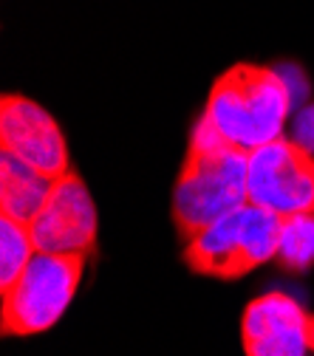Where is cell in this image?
Segmentation results:
<instances>
[{
    "label": "cell",
    "instance_id": "6da1fadb",
    "mask_svg": "<svg viewBox=\"0 0 314 356\" xmlns=\"http://www.w3.org/2000/svg\"><path fill=\"white\" fill-rule=\"evenodd\" d=\"M249 201V153L223 142L198 116L173 187V220L185 241Z\"/></svg>",
    "mask_w": 314,
    "mask_h": 356
},
{
    "label": "cell",
    "instance_id": "7a4b0ae2",
    "mask_svg": "<svg viewBox=\"0 0 314 356\" xmlns=\"http://www.w3.org/2000/svg\"><path fill=\"white\" fill-rule=\"evenodd\" d=\"M292 94L289 79L275 68L238 63L212 82L201 119L227 145L252 153L283 136Z\"/></svg>",
    "mask_w": 314,
    "mask_h": 356
},
{
    "label": "cell",
    "instance_id": "3957f363",
    "mask_svg": "<svg viewBox=\"0 0 314 356\" xmlns=\"http://www.w3.org/2000/svg\"><path fill=\"white\" fill-rule=\"evenodd\" d=\"M281 232L283 215L246 201L190 238L185 246V260L198 275L235 280L266 260H275Z\"/></svg>",
    "mask_w": 314,
    "mask_h": 356
},
{
    "label": "cell",
    "instance_id": "277c9868",
    "mask_svg": "<svg viewBox=\"0 0 314 356\" xmlns=\"http://www.w3.org/2000/svg\"><path fill=\"white\" fill-rule=\"evenodd\" d=\"M85 269V254L37 252L17 283L3 291L0 331L3 337H34L57 325L71 305Z\"/></svg>",
    "mask_w": 314,
    "mask_h": 356
},
{
    "label": "cell",
    "instance_id": "5b68a950",
    "mask_svg": "<svg viewBox=\"0 0 314 356\" xmlns=\"http://www.w3.org/2000/svg\"><path fill=\"white\" fill-rule=\"evenodd\" d=\"M249 204L278 215L314 212V156L281 136L249 153Z\"/></svg>",
    "mask_w": 314,
    "mask_h": 356
},
{
    "label": "cell",
    "instance_id": "8992f818",
    "mask_svg": "<svg viewBox=\"0 0 314 356\" xmlns=\"http://www.w3.org/2000/svg\"><path fill=\"white\" fill-rule=\"evenodd\" d=\"M37 252L52 254H91L97 246V207L82 175L68 170L54 178L42 209L29 224Z\"/></svg>",
    "mask_w": 314,
    "mask_h": 356
},
{
    "label": "cell",
    "instance_id": "52a82bcc",
    "mask_svg": "<svg viewBox=\"0 0 314 356\" xmlns=\"http://www.w3.org/2000/svg\"><path fill=\"white\" fill-rule=\"evenodd\" d=\"M0 150L49 178H60L71 170L68 145L54 116L20 94L0 99Z\"/></svg>",
    "mask_w": 314,
    "mask_h": 356
},
{
    "label": "cell",
    "instance_id": "ba28073f",
    "mask_svg": "<svg viewBox=\"0 0 314 356\" xmlns=\"http://www.w3.org/2000/svg\"><path fill=\"white\" fill-rule=\"evenodd\" d=\"M308 311L283 291L255 297L241 317V342L246 356H306Z\"/></svg>",
    "mask_w": 314,
    "mask_h": 356
},
{
    "label": "cell",
    "instance_id": "9c48e42d",
    "mask_svg": "<svg viewBox=\"0 0 314 356\" xmlns=\"http://www.w3.org/2000/svg\"><path fill=\"white\" fill-rule=\"evenodd\" d=\"M52 187L54 178L0 150V215L20 220V224H31L34 215L46 204Z\"/></svg>",
    "mask_w": 314,
    "mask_h": 356
},
{
    "label": "cell",
    "instance_id": "30bf717a",
    "mask_svg": "<svg viewBox=\"0 0 314 356\" xmlns=\"http://www.w3.org/2000/svg\"><path fill=\"white\" fill-rule=\"evenodd\" d=\"M37 254L29 224L0 215V294L9 291Z\"/></svg>",
    "mask_w": 314,
    "mask_h": 356
},
{
    "label": "cell",
    "instance_id": "8fae6325",
    "mask_svg": "<svg viewBox=\"0 0 314 356\" xmlns=\"http://www.w3.org/2000/svg\"><path fill=\"white\" fill-rule=\"evenodd\" d=\"M275 260L292 275H303L314 263V212H297L283 218V232Z\"/></svg>",
    "mask_w": 314,
    "mask_h": 356
},
{
    "label": "cell",
    "instance_id": "7c38bea8",
    "mask_svg": "<svg viewBox=\"0 0 314 356\" xmlns=\"http://www.w3.org/2000/svg\"><path fill=\"white\" fill-rule=\"evenodd\" d=\"M289 139H295L300 147H306V150L314 156V102L306 105V108L292 119Z\"/></svg>",
    "mask_w": 314,
    "mask_h": 356
},
{
    "label": "cell",
    "instance_id": "4fadbf2b",
    "mask_svg": "<svg viewBox=\"0 0 314 356\" xmlns=\"http://www.w3.org/2000/svg\"><path fill=\"white\" fill-rule=\"evenodd\" d=\"M306 334H308V350L314 353V314H308V325H306Z\"/></svg>",
    "mask_w": 314,
    "mask_h": 356
}]
</instances>
